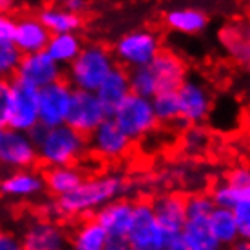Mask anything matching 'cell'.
<instances>
[{
    "mask_svg": "<svg viewBox=\"0 0 250 250\" xmlns=\"http://www.w3.org/2000/svg\"><path fill=\"white\" fill-rule=\"evenodd\" d=\"M125 190V180L118 174H102L83 178L75 190L57 198L60 218H83L91 216L104 205L118 200Z\"/></svg>",
    "mask_w": 250,
    "mask_h": 250,
    "instance_id": "cell-1",
    "label": "cell"
},
{
    "mask_svg": "<svg viewBox=\"0 0 250 250\" xmlns=\"http://www.w3.org/2000/svg\"><path fill=\"white\" fill-rule=\"evenodd\" d=\"M116 67L113 53L109 47L98 42L83 44L78 57L67 67V75L63 76L69 85L76 91L96 93L109 73Z\"/></svg>",
    "mask_w": 250,
    "mask_h": 250,
    "instance_id": "cell-2",
    "label": "cell"
},
{
    "mask_svg": "<svg viewBox=\"0 0 250 250\" xmlns=\"http://www.w3.org/2000/svg\"><path fill=\"white\" fill-rule=\"evenodd\" d=\"M38 160L47 165L49 169L53 167H71L87 150V138L78 134L67 125L45 129L42 140L37 145Z\"/></svg>",
    "mask_w": 250,
    "mask_h": 250,
    "instance_id": "cell-3",
    "label": "cell"
},
{
    "mask_svg": "<svg viewBox=\"0 0 250 250\" xmlns=\"http://www.w3.org/2000/svg\"><path fill=\"white\" fill-rule=\"evenodd\" d=\"M162 51V40L150 29H136L125 33L114 44L113 58L116 65L131 71L136 67L149 65L154 57Z\"/></svg>",
    "mask_w": 250,
    "mask_h": 250,
    "instance_id": "cell-4",
    "label": "cell"
},
{
    "mask_svg": "<svg viewBox=\"0 0 250 250\" xmlns=\"http://www.w3.org/2000/svg\"><path fill=\"white\" fill-rule=\"evenodd\" d=\"M125 243L131 250H165L169 236L158 225L150 201L132 203V219Z\"/></svg>",
    "mask_w": 250,
    "mask_h": 250,
    "instance_id": "cell-5",
    "label": "cell"
},
{
    "mask_svg": "<svg viewBox=\"0 0 250 250\" xmlns=\"http://www.w3.org/2000/svg\"><path fill=\"white\" fill-rule=\"evenodd\" d=\"M111 120L132 144L149 136L158 127V120L154 116L150 100L136 94H129L124 104L113 113Z\"/></svg>",
    "mask_w": 250,
    "mask_h": 250,
    "instance_id": "cell-6",
    "label": "cell"
},
{
    "mask_svg": "<svg viewBox=\"0 0 250 250\" xmlns=\"http://www.w3.org/2000/svg\"><path fill=\"white\" fill-rule=\"evenodd\" d=\"M38 125V89L25 82L13 78L9 96L7 129L29 132Z\"/></svg>",
    "mask_w": 250,
    "mask_h": 250,
    "instance_id": "cell-7",
    "label": "cell"
},
{
    "mask_svg": "<svg viewBox=\"0 0 250 250\" xmlns=\"http://www.w3.org/2000/svg\"><path fill=\"white\" fill-rule=\"evenodd\" d=\"M180 104V122L187 125H198L205 122L212 113V93L205 82L198 78H185L176 91Z\"/></svg>",
    "mask_w": 250,
    "mask_h": 250,
    "instance_id": "cell-8",
    "label": "cell"
},
{
    "mask_svg": "<svg viewBox=\"0 0 250 250\" xmlns=\"http://www.w3.org/2000/svg\"><path fill=\"white\" fill-rule=\"evenodd\" d=\"M73 87L65 78L38 89V124L45 129L65 125Z\"/></svg>",
    "mask_w": 250,
    "mask_h": 250,
    "instance_id": "cell-9",
    "label": "cell"
},
{
    "mask_svg": "<svg viewBox=\"0 0 250 250\" xmlns=\"http://www.w3.org/2000/svg\"><path fill=\"white\" fill-rule=\"evenodd\" d=\"M105 118L107 114L96 98V94L73 89L71 102H69L67 120H65L67 127L87 138Z\"/></svg>",
    "mask_w": 250,
    "mask_h": 250,
    "instance_id": "cell-10",
    "label": "cell"
},
{
    "mask_svg": "<svg viewBox=\"0 0 250 250\" xmlns=\"http://www.w3.org/2000/svg\"><path fill=\"white\" fill-rule=\"evenodd\" d=\"M38 162L37 147L33 145L27 132L6 129L0 140V167L7 170L33 169Z\"/></svg>",
    "mask_w": 250,
    "mask_h": 250,
    "instance_id": "cell-11",
    "label": "cell"
},
{
    "mask_svg": "<svg viewBox=\"0 0 250 250\" xmlns=\"http://www.w3.org/2000/svg\"><path fill=\"white\" fill-rule=\"evenodd\" d=\"M87 149L93 150L94 156L116 162L125 158L132 149V142L120 131L111 118H105L87 136Z\"/></svg>",
    "mask_w": 250,
    "mask_h": 250,
    "instance_id": "cell-12",
    "label": "cell"
},
{
    "mask_svg": "<svg viewBox=\"0 0 250 250\" xmlns=\"http://www.w3.org/2000/svg\"><path fill=\"white\" fill-rule=\"evenodd\" d=\"M15 78L33 85L35 89L47 87L63 78V69L51 60L44 51L35 55H25L20 60Z\"/></svg>",
    "mask_w": 250,
    "mask_h": 250,
    "instance_id": "cell-13",
    "label": "cell"
},
{
    "mask_svg": "<svg viewBox=\"0 0 250 250\" xmlns=\"http://www.w3.org/2000/svg\"><path fill=\"white\" fill-rule=\"evenodd\" d=\"M20 245L24 250H69V236L57 221L37 219L25 229Z\"/></svg>",
    "mask_w": 250,
    "mask_h": 250,
    "instance_id": "cell-14",
    "label": "cell"
},
{
    "mask_svg": "<svg viewBox=\"0 0 250 250\" xmlns=\"http://www.w3.org/2000/svg\"><path fill=\"white\" fill-rule=\"evenodd\" d=\"M150 207H152V212H154L158 225L169 236V239L182 234L183 227L187 223L185 196L183 194L169 192L158 196L156 200L150 201Z\"/></svg>",
    "mask_w": 250,
    "mask_h": 250,
    "instance_id": "cell-15",
    "label": "cell"
},
{
    "mask_svg": "<svg viewBox=\"0 0 250 250\" xmlns=\"http://www.w3.org/2000/svg\"><path fill=\"white\" fill-rule=\"evenodd\" d=\"M149 69L156 78L158 93L163 91H178L185 78H187V63L182 57L167 49H162L154 60L149 63Z\"/></svg>",
    "mask_w": 250,
    "mask_h": 250,
    "instance_id": "cell-16",
    "label": "cell"
},
{
    "mask_svg": "<svg viewBox=\"0 0 250 250\" xmlns=\"http://www.w3.org/2000/svg\"><path fill=\"white\" fill-rule=\"evenodd\" d=\"M93 219L105 230L109 238L125 239L132 219V201L118 198L98 208L93 214Z\"/></svg>",
    "mask_w": 250,
    "mask_h": 250,
    "instance_id": "cell-17",
    "label": "cell"
},
{
    "mask_svg": "<svg viewBox=\"0 0 250 250\" xmlns=\"http://www.w3.org/2000/svg\"><path fill=\"white\" fill-rule=\"evenodd\" d=\"M44 188V176L33 169L13 170L0 178V194L11 200H31Z\"/></svg>",
    "mask_w": 250,
    "mask_h": 250,
    "instance_id": "cell-18",
    "label": "cell"
},
{
    "mask_svg": "<svg viewBox=\"0 0 250 250\" xmlns=\"http://www.w3.org/2000/svg\"><path fill=\"white\" fill-rule=\"evenodd\" d=\"M49 38H51L49 31L42 25V22L37 17L25 15V17L17 20L13 45L19 49V53L22 57L45 51V45L49 42Z\"/></svg>",
    "mask_w": 250,
    "mask_h": 250,
    "instance_id": "cell-19",
    "label": "cell"
},
{
    "mask_svg": "<svg viewBox=\"0 0 250 250\" xmlns=\"http://www.w3.org/2000/svg\"><path fill=\"white\" fill-rule=\"evenodd\" d=\"M96 98L102 104L105 111L107 118H111L113 113L125 102V98L131 94V85H129V73L124 67H116L109 73L102 85L96 89Z\"/></svg>",
    "mask_w": 250,
    "mask_h": 250,
    "instance_id": "cell-20",
    "label": "cell"
},
{
    "mask_svg": "<svg viewBox=\"0 0 250 250\" xmlns=\"http://www.w3.org/2000/svg\"><path fill=\"white\" fill-rule=\"evenodd\" d=\"M165 25L182 35H198L208 27V15L198 7H176L165 13Z\"/></svg>",
    "mask_w": 250,
    "mask_h": 250,
    "instance_id": "cell-21",
    "label": "cell"
},
{
    "mask_svg": "<svg viewBox=\"0 0 250 250\" xmlns=\"http://www.w3.org/2000/svg\"><path fill=\"white\" fill-rule=\"evenodd\" d=\"M37 19L42 22L49 35H69L78 33L83 27V19L80 15L67 11L63 6H45L40 9Z\"/></svg>",
    "mask_w": 250,
    "mask_h": 250,
    "instance_id": "cell-22",
    "label": "cell"
},
{
    "mask_svg": "<svg viewBox=\"0 0 250 250\" xmlns=\"http://www.w3.org/2000/svg\"><path fill=\"white\" fill-rule=\"evenodd\" d=\"M219 44L238 63H249L250 60V40L249 29L243 22H230L219 29Z\"/></svg>",
    "mask_w": 250,
    "mask_h": 250,
    "instance_id": "cell-23",
    "label": "cell"
},
{
    "mask_svg": "<svg viewBox=\"0 0 250 250\" xmlns=\"http://www.w3.org/2000/svg\"><path fill=\"white\" fill-rule=\"evenodd\" d=\"M82 47H83V42L75 33H69V35H51L44 53L53 62L58 63L60 67H69L73 63V60L78 57Z\"/></svg>",
    "mask_w": 250,
    "mask_h": 250,
    "instance_id": "cell-24",
    "label": "cell"
},
{
    "mask_svg": "<svg viewBox=\"0 0 250 250\" xmlns=\"http://www.w3.org/2000/svg\"><path fill=\"white\" fill-rule=\"evenodd\" d=\"M44 176V187L49 190L51 196L62 198L71 190H75L83 180V172L78 167H53L45 170Z\"/></svg>",
    "mask_w": 250,
    "mask_h": 250,
    "instance_id": "cell-25",
    "label": "cell"
},
{
    "mask_svg": "<svg viewBox=\"0 0 250 250\" xmlns=\"http://www.w3.org/2000/svg\"><path fill=\"white\" fill-rule=\"evenodd\" d=\"M207 223H208V230H210L214 243L218 245V247H221V249H225V247L229 249L232 243H236L239 239L238 227H236L234 216L227 208L214 207L210 216L207 218Z\"/></svg>",
    "mask_w": 250,
    "mask_h": 250,
    "instance_id": "cell-26",
    "label": "cell"
},
{
    "mask_svg": "<svg viewBox=\"0 0 250 250\" xmlns=\"http://www.w3.org/2000/svg\"><path fill=\"white\" fill-rule=\"evenodd\" d=\"M109 236L93 218L83 219L69 239L71 250H104Z\"/></svg>",
    "mask_w": 250,
    "mask_h": 250,
    "instance_id": "cell-27",
    "label": "cell"
},
{
    "mask_svg": "<svg viewBox=\"0 0 250 250\" xmlns=\"http://www.w3.org/2000/svg\"><path fill=\"white\" fill-rule=\"evenodd\" d=\"M150 105H152V111H154L158 124L169 125L180 122V104H178L176 91L156 93L150 98Z\"/></svg>",
    "mask_w": 250,
    "mask_h": 250,
    "instance_id": "cell-28",
    "label": "cell"
},
{
    "mask_svg": "<svg viewBox=\"0 0 250 250\" xmlns=\"http://www.w3.org/2000/svg\"><path fill=\"white\" fill-rule=\"evenodd\" d=\"M180 236L192 250H205L210 247H218L210 236L207 219H187Z\"/></svg>",
    "mask_w": 250,
    "mask_h": 250,
    "instance_id": "cell-29",
    "label": "cell"
},
{
    "mask_svg": "<svg viewBox=\"0 0 250 250\" xmlns=\"http://www.w3.org/2000/svg\"><path fill=\"white\" fill-rule=\"evenodd\" d=\"M208 196H210L214 207L232 210L238 203H241L245 200H250V188H238L234 187V185H230V183L221 182L212 188V192L208 194Z\"/></svg>",
    "mask_w": 250,
    "mask_h": 250,
    "instance_id": "cell-30",
    "label": "cell"
},
{
    "mask_svg": "<svg viewBox=\"0 0 250 250\" xmlns=\"http://www.w3.org/2000/svg\"><path fill=\"white\" fill-rule=\"evenodd\" d=\"M127 73H129L131 94H136V96H142V98L150 100V98L158 93L156 78H154L152 71L149 69V65L131 69V71H127Z\"/></svg>",
    "mask_w": 250,
    "mask_h": 250,
    "instance_id": "cell-31",
    "label": "cell"
},
{
    "mask_svg": "<svg viewBox=\"0 0 250 250\" xmlns=\"http://www.w3.org/2000/svg\"><path fill=\"white\" fill-rule=\"evenodd\" d=\"M214 210V203L208 194L198 192L185 196V212L187 219H207Z\"/></svg>",
    "mask_w": 250,
    "mask_h": 250,
    "instance_id": "cell-32",
    "label": "cell"
},
{
    "mask_svg": "<svg viewBox=\"0 0 250 250\" xmlns=\"http://www.w3.org/2000/svg\"><path fill=\"white\" fill-rule=\"evenodd\" d=\"M22 55L13 44H2L0 42V78L9 80V76L17 73Z\"/></svg>",
    "mask_w": 250,
    "mask_h": 250,
    "instance_id": "cell-33",
    "label": "cell"
},
{
    "mask_svg": "<svg viewBox=\"0 0 250 250\" xmlns=\"http://www.w3.org/2000/svg\"><path fill=\"white\" fill-rule=\"evenodd\" d=\"M230 212H232V216H234L236 227H238L239 239L249 241L250 239V200H245V201H241V203H238Z\"/></svg>",
    "mask_w": 250,
    "mask_h": 250,
    "instance_id": "cell-34",
    "label": "cell"
},
{
    "mask_svg": "<svg viewBox=\"0 0 250 250\" xmlns=\"http://www.w3.org/2000/svg\"><path fill=\"white\" fill-rule=\"evenodd\" d=\"M9 96H11V80L0 78V131H6L7 129Z\"/></svg>",
    "mask_w": 250,
    "mask_h": 250,
    "instance_id": "cell-35",
    "label": "cell"
},
{
    "mask_svg": "<svg viewBox=\"0 0 250 250\" xmlns=\"http://www.w3.org/2000/svg\"><path fill=\"white\" fill-rule=\"evenodd\" d=\"M225 182L234 185V187H238V188H250L249 167L241 165V167H234V169H230L225 176Z\"/></svg>",
    "mask_w": 250,
    "mask_h": 250,
    "instance_id": "cell-36",
    "label": "cell"
},
{
    "mask_svg": "<svg viewBox=\"0 0 250 250\" xmlns=\"http://www.w3.org/2000/svg\"><path fill=\"white\" fill-rule=\"evenodd\" d=\"M185 145H187L188 150H192V152H198V150H201L203 147L207 145V142H208V138H207L205 131H201L200 127H196L194 125L192 129L185 134Z\"/></svg>",
    "mask_w": 250,
    "mask_h": 250,
    "instance_id": "cell-37",
    "label": "cell"
},
{
    "mask_svg": "<svg viewBox=\"0 0 250 250\" xmlns=\"http://www.w3.org/2000/svg\"><path fill=\"white\" fill-rule=\"evenodd\" d=\"M15 25H17V19H13L9 13H0V42L2 44H13Z\"/></svg>",
    "mask_w": 250,
    "mask_h": 250,
    "instance_id": "cell-38",
    "label": "cell"
},
{
    "mask_svg": "<svg viewBox=\"0 0 250 250\" xmlns=\"http://www.w3.org/2000/svg\"><path fill=\"white\" fill-rule=\"evenodd\" d=\"M0 250H24L20 245V239L13 234L0 232Z\"/></svg>",
    "mask_w": 250,
    "mask_h": 250,
    "instance_id": "cell-39",
    "label": "cell"
},
{
    "mask_svg": "<svg viewBox=\"0 0 250 250\" xmlns=\"http://www.w3.org/2000/svg\"><path fill=\"white\" fill-rule=\"evenodd\" d=\"M63 7L67 9V11L75 13V15H80L85 11V7H87V4L85 2H82V0H67L65 4H63Z\"/></svg>",
    "mask_w": 250,
    "mask_h": 250,
    "instance_id": "cell-40",
    "label": "cell"
},
{
    "mask_svg": "<svg viewBox=\"0 0 250 250\" xmlns=\"http://www.w3.org/2000/svg\"><path fill=\"white\" fill-rule=\"evenodd\" d=\"M165 250H192L185 241H183L182 236H176V238H170Z\"/></svg>",
    "mask_w": 250,
    "mask_h": 250,
    "instance_id": "cell-41",
    "label": "cell"
},
{
    "mask_svg": "<svg viewBox=\"0 0 250 250\" xmlns=\"http://www.w3.org/2000/svg\"><path fill=\"white\" fill-rule=\"evenodd\" d=\"M127 249V243H125V239H120V238H109L105 243V249L104 250H125Z\"/></svg>",
    "mask_w": 250,
    "mask_h": 250,
    "instance_id": "cell-42",
    "label": "cell"
},
{
    "mask_svg": "<svg viewBox=\"0 0 250 250\" xmlns=\"http://www.w3.org/2000/svg\"><path fill=\"white\" fill-rule=\"evenodd\" d=\"M229 250H250V241H245V239H238L236 243H232L229 247Z\"/></svg>",
    "mask_w": 250,
    "mask_h": 250,
    "instance_id": "cell-43",
    "label": "cell"
},
{
    "mask_svg": "<svg viewBox=\"0 0 250 250\" xmlns=\"http://www.w3.org/2000/svg\"><path fill=\"white\" fill-rule=\"evenodd\" d=\"M9 6H11V2H0V13H7Z\"/></svg>",
    "mask_w": 250,
    "mask_h": 250,
    "instance_id": "cell-44",
    "label": "cell"
},
{
    "mask_svg": "<svg viewBox=\"0 0 250 250\" xmlns=\"http://www.w3.org/2000/svg\"><path fill=\"white\" fill-rule=\"evenodd\" d=\"M205 250H223L221 247H210V249H205Z\"/></svg>",
    "mask_w": 250,
    "mask_h": 250,
    "instance_id": "cell-45",
    "label": "cell"
},
{
    "mask_svg": "<svg viewBox=\"0 0 250 250\" xmlns=\"http://www.w3.org/2000/svg\"><path fill=\"white\" fill-rule=\"evenodd\" d=\"M0 140H2V131H0Z\"/></svg>",
    "mask_w": 250,
    "mask_h": 250,
    "instance_id": "cell-46",
    "label": "cell"
},
{
    "mask_svg": "<svg viewBox=\"0 0 250 250\" xmlns=\"http://www.w3.org/2000/svg\"><path fill=\"white\" fill-rule=\"evenodd\" d=\"M125 250H131V249H129V247H127V249H125Z\"/></svg>",
    "mask_w": 250,
    "mask_h": 250,
    "instance_id": "cell-47",
    "label": "cell"
}]
</instances>
